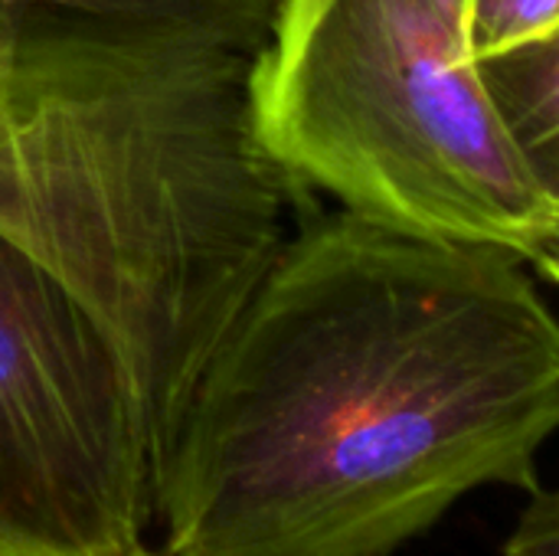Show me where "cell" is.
I'll return each instance as SVG.
<instances>
[{
    "label": "cell",
    "mask_w": 559,
    "mask_h": 556,
    "mask_svg": "<svg viewBox=\"0 0 559 556\" xmlns=\"http://www.w3.org/2000/svg\"><path fill=\"white\" fill-rule=\"evenodd\" d=\"M511 249L311 216L154 462L170 556H396L481 488L537 492L559 321Z\"/></svg>",
    "instance_id": "cell-1"
},
{
    "label": "cell",
    "mask_w": 559,
    "mask_h": 556,
    "mask_svg": "<svg viewBox=\"0 0 559 556\" xmlns=\"http://www.w3.org/2000/svg\"><path fill=\"white\" fill-rule=\"evenodd\" d=\"M223 36L0 3V236L118 347L154 462L203 367L314 216Z\"/></svg>",
    "instance_id": "cell-2"
},
{
    "label": "cell",
    "mask_w": 559,
    "mask_h": 556,
    "mask_svg": "<svg viewBox=\"0 0 559 556\" xmlns=\"http://www.w3.org/2000/svg\"><path fill=\"white\" fill-rule=\"evenodd\" d=\"M255 111L272 154L347 213L521 259L557 226L488 92L468 0H282Z\"/></svg>",
    "instance_id": "cell-3"
},
{
    "label": "cell",
    "mask_w": 559,
    "mask_h": 556,
    "mask_svg": "<svg viewBox=\"0 0 559 556\" xmlns=\"http://www.w3.org/2000/svg\"><path fill=\"white\" fill-rule=\"evenodd\" d=\"M154 442L102 324L0 236V556L144 544Z\"/></svg>",
    "instance_id": "cell-4"
},
{
    "label": "cell",
    "mask_w": 559,
    "mask_h": 556,
    "mask_svg": "<svg viewBox=\"0 0 559 556\" xmlns=\"http://www.w3.org/2000/svg\"><path fill=\"white\" fill-rule=\"evenodd\" d=\"M498 115L559 226V29L481 59Z\"/></svg>",
    "instance_id": "cell-5"
},
{
    "label": "cell",
    "mask_w": 559,
    "mask_h": 556,
    "mask_svg": "<svg viewBox=\"0 0 559 556\" xmlns=\"http://www.w3.org/2000/svg\"><path fill=\"white\" fill-rule=\"evenodd\" d=\"M0 3H39L105 20L187 26L223 36L242 49L262 52L282 0H0Z\"/></svg>",
    "instance_id": "cell-6"
},
{
    "label": "cell",
    "mask_w": 559,
    "mask_h": 556,
    "mask_svg": "<svg viewBox=\"0 0 559 556\" xmlns=\"http://www.w3.org/2000/svg\"><path fill=\"white\" fill-rule=\"evenodd\" d=\"M478 59L501 56L559 29V0H468Z\"/></svg>",
    "instance_id": "cell-7"
},
{
    "label": "cell",
    "mask_w": 559,
    "mask_h": 556,
    "mask_svg": "<svg viewBox=\"0 0 559 556\" xmlns=\"http://www.w3.org/2000/svg\"><path fill=\"white\" fill-rule=\"evenodd\" d=\"M501 556H559V492H531Z\"/></svg>",
    "instance_id": "cell-8"
},
{
    "label": "cell",
    "mask_w": 559,
    "mask_h": 556,
    "mask_svg": "<svg viewBox=\"0 0 559 556\" xmlns=\"http://www.w3.org/2000/svg\"><path fill=\"white\" fill-rule=\"evenodd\" d=\"M527 262L537 265L554 285H559V226H554V233H547V236L540 239V246L531 252Z\"/></svg>",
    "instance_id": "cell-9"
},
{
    "label": "cell",
    "mask_w": 559,
    "mask_h": 556,
    "mask_svg": "<svg viewBox=\"0 0 559 556\" xmlns=\"http://www.w3.org/2000/svg\"><path fill=\"white\" fill-rule=\"evenodd\" d=\"M98 556H170L164 547L160 551H154V547H144V544H138V547H128V551H118V554H98Z\"/></svg>",
    "instance_id": "cell-10"
}]
</instances>
